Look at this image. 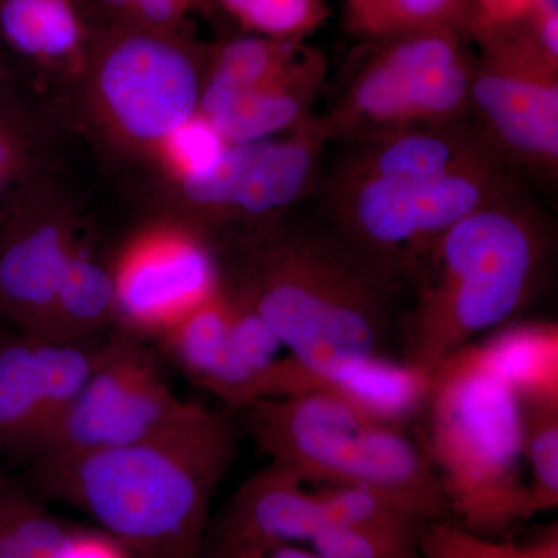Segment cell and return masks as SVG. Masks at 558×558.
<instances>
[{
    "label": "cell",
    "instance_id": "obj_1",
    "mask_svg": "<svg viewBox=\"0 0 558 558\" xmlns=\"http://www.w3.org/2000/svg\"><path fill=\"white\" fill-rule=\"evenodd\" d=\"M240 259L222 288L289 349L292 395L385 359L403 284L326 220L264 230Z\"/></svg>",
    "mask_w": 558,
    "mask_h": 558
},
{
    "label": "cell",
    "instance_id": "obj_2",
    "mask_svg": "<svg viewBox=\"0 0 558 558\" xmlns=\"http://www.w3.org/2000/svg\"><path fill=\"white\" fill-rule=\"evenodd\" d=\"M236 451L229 418L197 403L153 438L33 459L24 483L43 501L86 513L134 556L202 558L209 505Z\"/></svg>",
    "mask_w": 558,
    "mask_h": 558
},
{
    "label": "cell",
    "instance_id": "obj_3",
    "mask_svg": "<svg viewBox=\"0 0 558 558\" xmlns=\"http://www.w3.org/2000/svg\"><path fill=\"white\" fill-rule=\"evenodd\" d=\"M550 231L519 190L459 220L416 279L402 328V363L432 377L473 337L509 322L537 288Z\"/></svg>",
    "mask_w": 558,
    "mask_h": 558
},
{
    "label": "cell",
    "instance_id": "obj_4",
    "mask_svg": "<svg viewBox=\"0 0 558 558\" xmlns=\"http://www.w3.org/2000/svg\"><path fill=\"white\" fill-rule=\"evenodd\" d=\"M421 417L418 440L459 526L497 538L535 517L523 475L519 400L480 343L440 363Z\"/></svg>",
    "mask_w": 558,
    "mask_h": 558
},
{
    "label": "cell",
    "instance_id": "obj_5",
    "mask_svg": "<svg viewBox=\"0 0 558 558\" xmlns=\"http://www.w3.org/2000/svg\"><path fill=\"white\" fill-rule=\"evenodd\" d=\"M318 185L326 222L402 284L416 281L454 223L517 190L499 157L451 171L373 179L322 171Z\"/></svg>",
    "mask_w": 558,
    "mask_h": 558
},
{
    "label": "cell",
    "instance_id": "obj_6",
    "mask_svg": "<svg viewBox=\"0 0 558 558\" xmlns=\"http://www.w3.org/2000/svg\"><path fill=\"white\" fill-rule=\"evenodd\" d=\"M465 39L451 28H428L371 43L319 116L330 140L349 143L470 119L475 58Z\"/></svg>",
    "mask_w": 558,
    "mask_h": 558
},
{
    "label": "cell",
    "instance_id": "obj_7",
    "mask_svg": "<svg viewBox=\"0 0 558 558\" xmlns=\"http://www.w3.org/2000/svg\"><path fill=\"white\" fill-rule=\"evenodd\" d=\"M470 119L510 168L553 180L558 171V64L526 20L478 28Z\"/></svg>",
    "mask_w": 558,
    "mask_h": 558
},
{
    "label": "cell",
    "instance_id": "obj_8",
    "mask_svg": "<svg viewBox=\"0 0 558 558\" xmlns=\"http://www.w3.org/2000/svg\"><path fill=\"white\" fill-rule=\"evenodd\" d=\"M196 407L172 391L137 337L117 333L33 459L130 446L174 427Z\"/></svg>",
    "mask_w": 558,
    "mask_h": 558
},
{
    "label": "cell",
    "instance_id": "obj_9",
    "mask_svg": "<svg viewBox=\"0 0 558 558\" xmlns=\"http://www.w3.org/2000/svg\"><path fill=\"white\" fill-rule=\"evenodd\" d=\"M97 78L113 119L135 138H170L199 112L196 57L170 31L121 25L102 39Z\"/></svg>",
    "mask_w": 558,
    "mask_h": 558
},
{
    "label": "cell",
    "instance_id": "obj_10",
    "mask_svg": "<svg viewBox=\"0 0 558 558\" xmlns=\"http://www.w3.org/2000/svg\"><path fill=\"white\" fill-rule=\"evenodd\" d=\"M329 142L315 113L286 137L227 145L211 171L183 178V190L215 215L267 222L317 189Z\"/></svg>",
    "mask_w": 558,
    "mask_h": 558
},
{
    "label": "cell",
    "instance_id": "obj_11",
    "mask_svg": "<svg viewBox=\"0 0 558 558\" xmlns=\"http://www.w3.org/2000/svg\"><path fill=\"white\" fill-rule=\"evenodd\" d=\"M160 339L191 380L233 409L271 395L282 344L222 286Z\"/></svg>",
    "mask_w": 558,
    "mask_h": 558
},
{
    "label": "cell",
    "instance_id": "obj_12",
    "mask_svg": "<svg viewBox=\"0 0 558 558\" xmlns=\"http://www.w3.org/2000/svg\"><path fill=\"white\" fill-rule=\"evenodd\" d=\"M106 340L0 333V458L28 464L53 422L97 368Z\"/></svg>",
    "mask_w": 558,
    "mask_h": 558
},
{
    "label": "cell",
    "instance_id": "obj_13",
    "mask_svg": "<svg viewBox=\"0 0 558 558\" xmlns=\"http://www.w3.org/2000/svg\"><path fill=\"white\" fill-rule=\"evenodd\" d=\"M369 495L354 487L307 483L270 462L227 502L208 545H299L336 527L359 526L373 515Z\"/></svg>",
    "mask_w": 558,
    "mask_h": 558
},
{
    "label": "cell",
    "instance_id": "obj_14",
    "mask_svg": "<svg viewBox=\"0 0 558 558\" xmlns=\"http://www.w3.org/2000/svg\"><path fill=\"white\" fill-rule=\"evenodd\" d=\"M240 411L270 462L307 483L328 486L339 481L363 429L380 421L326 387L263 398Z\"/></svg>",
    "mask_w": 558,
    "mask_h": 558
},
{
    "label": "cell",
    "instance_id": "obj_15",
    "mask_svg": "<svg viewBox=\"0 0 558 558\" xmlns=\"http://www.w3.org/2000/svg\"><path fill=\"white\" fill-rule=\"evenodd\" d=\"M112 275L116 315L135 337L163 336L220 288L215 256L204 242L182 233L135 242Z\"/></svg>",
    "mask_w": 558,
    "mask_h": 558
},
{
    "label": "cell",
    "instance_id": "obj_16",
    "mask_svg": "<svg viewBox=\"0 0 558 558\" xmlns=\"http://www.w3.org/2000/svg\"><path fill=\"white\" fill-rule=\"evenodd\" d=\"M68 233L20 204L0 223V319L46 339L62 275L72 258Z\"/></svg>",
    "mask_w": 558,
    "mask_h": 558
},
{
    "label": "cell",
    "instance_id": "obj_17",
    "mask_svg": "<svg viewBox=\"0 0 558 558\" xmlns=\"http://www.w3.org/2000/svg\"><path fill=\"white\" fill-rule=\"evenodd\" d=\"M326 72V58L317 50L307 49L277 78L233 95L205 120L227 145L256 142L295 130L315 116L311 110L325 84Z\"/></svg>",
    "mask_w": 558,
    "mask_h": 558
},
{
    "label": "cell",
    "instance_id": "obj_18",
    "mask_svg": "<svg viewBox=\"0 0 558 558\" xmlns=\"http://www.w3.org/2000/svg\"><path fill=\"white\" fill-rule=\"evenodd\" d=\"M0 558H128V550L57 519L24 481L0 469Z\"/></svg>",
    "mask_w": 558,
    "mask_h": 558
},
{
    "label": "cell",
    "instance_id": "obj_19",
    "mask_svg": "<svg viewBox=\"0 0 558 558\" xmlns=\"http://www.w3.org/2000/svg\"><path fill=\"white\" fill-rule=\"evenodd\" d=\"M517 398L558 399V326L520 323L480 343Z\"/></svg>",
    "mask_w": 558,
    "mask_h": 558
},
{
    "label": "cell",
    "instance_id": "obj_20",
    "mask_svg": "<svg viewBox=\"0 0 558 558\" xmlns=\"http://www.w3.org/2000/svg\"><path fill=\"white\" fill-rule=\"evenodd\" d=\"M307 49L296 40L259 35L240 36L223 44L216 50L207 86L202 87V117H211L233 95L277 78Z\"/></svg>",
    "mask_w": 558,
    "mask_h": 558
},
{
    "label": "cell",
    "instance_id": "obj_21",
    "mask_svg": "<svg viewBox=\"0 0 558 558\" xmlns=\"http://www.w3.org/2000/svg\"><path fill=\"white\" fill-rule=\"evenodd\" d=\"M113 317L116 282L112 271L89 256L73 252L58 288L46 339H94Z\"/></svg>",
    "mask_w": 558,
    "mask_h": 558
},
{
    "label": "cell",
    "instance_id": "obj_22",
    "mask_svg": "<svg viewBox=\"0 0 558 558\" xmlns=\"http://www.w3.org/2000/svg\"><path fill=\"white\" fill-rule=\"evenodd\" d=\"M344 21L352 35L377 43L428 28H451L472 36V0H343Z\"/></svg>",
    "mask_w": 558,
    "mask_h": 558
},
{
    "label": "cell",
    "instance_id": "obj_23",
    "mask_svg": "<svg viewBox=\"0 0 558 558\" xmlns=\"http://www.w3.org/2000/svg\"><path fill=\"white\" fill-rule=\"evenodd\" d=\"M429 379L405 363L387 359L366 363L354 373L333 381H318L310 388L336 389L371 416L409 427L421 417Z\"/></svg>",
    "mask_w": 558,
    "mask_h": 558
},
{
    "label": "cell",
    "instance_id": "obj_24",
    "mask_svg": "<svg viewBox=\"0 0 558 558\" xmlns=\"http://www.w3.org/2000/svg\"><path fill=\"white\" fill-rule=\"evenodd\" d=\"M0 33L28 57L62 60L81 46V24L72 0H0Z\"/></svg>",
    "mask_w": 558,
    "mask_h": 558
},
{
    "label": "cell",
    "instance_id": "obj_25",
    "mask_svg": "<svg viewBox=\"0 0 558 558\" xmlns=\"http://www.w3.org/2000/svg\"><path fill=\"white\" fill-rule=\"evenodd\" d=\"M519 400L521 451L535 515L558 506V399Z\"/></svg>",
    "mask_w": 558,
    "mask_h": 558
},
{
    "label": "cell",
    "instance_id": "obj_26",
    "mask_svg": "<svg viewBox=\"0 0 558 558\" xmlns=\"http://www.w3.org/2000/svg\"><path fill=\"white\" fill-rule=\"evenodd\" d=\"M427 523L336 527L312 539L322 558H421L418 542Z\"/></svg>",
    "mask_w": 558,
    "mask_h": 558
},
{
    "label": "cell",
    "instance_id": "obj_27",
    "mask_svg": "<svg viewBox=\"0 0 558 558\" xmlns=\"http://www.w3.org/2000/svg\"><path fill=\"white\" fill-rule=\"evenodd\" d=\"M242 25L266 38L296 40L328 20L325 0H220Z\"/></svg>",
    "mask_w": 558,
    "mask_h": 558
},
{
    "label": "cell",
    "instance_id": "obj_28",
    "mask_svg": "<svg viewBox=\"0 0 558 558\" xmlns=\"http://www.w3.org/2000/svg\"><path fill=\"white\" fill-rule=\"evenodd\" d=\"M27 148L24 113L0 76V223L22 201Z\"/></svg>",
    "mask_w": 558,
    "mask_h": 558
},
{
    "label": "cell",
    "instance_id": "obj_29",
    "mask_svg": "<svg viewBox=\"0 0 558 558\" xmlns=\"http://www.w3.org/2000/svg\"><path fill=\"white\" fill-rule=\"evenodd\" d=\"M418 553L421 558H499L497 538L472 534L450 520L425 524Z\"/></svg>",
    "mask_w": 558,
    "mask_h": 558
},
{
    "label": "cell",
    "instance_id": "obj_30",
    "mask_svg": "<svg viewBox=\"0 0 558 558\" xmlns=\"http://www.w3.org/2000/svg\"><path fill=\"white\" fill-rule=\"evenodd\" d=\"M170 142L185 175L207 174L218 165L227 146L211 124L197 117L179 128L171 135Z\"/></svg>",
    "mask_w": 558,
    "mask_h": 558
},
{
    "label": "cell",
    "instance_id": "obj_31",
    "mask_svg": "<svg viewBox=\"0 0 558 558\" xmlns=\"http://www.w3.org/2000/svg\"><path fill=\"white\" fill-rule=\"evenodd\" d=\"M475 9V24L478 28L505 27L523 21L534 10L537 0H472Z\"/></svg>",
    "mask_w": 558,
    "mask_h": 558
},
{
    "label": "cell",
    "instance_id": "obj_32",
    "mask_svg": "<svg viewBox=\"0 0 558 558\" xmlns=\"http://www.w3.org/2000/svg\"><path fill=\"white\" fill-rule=\"evenodd\" d=\"M202 558H322L296 545H205Z\"/></svg>",
    "mask_w": 558,
    "mask_h": 558
},
{
    "label": "cell",
    "instance_id": "obj_33",
    "mask_svg": "<svg viewBox=\"0 0 558 558\" xmlns=\"http://www.w3.org/2000/svg\"><path fill=\"white\" fill-rule=\"evenodd\" d=\"M499 558H558V527L554 524L545 534L532 542L517 543L499 542Z\"/></svg>",
    "mask_w": 558,
    "mask_h": 558
},
{
    "label": "cell",
    "instance_id": "obj_34",
    "mask_svg": "<svg viewBox=\"0 0 558 558\" xmlns=\"http://www.w3.org/2000/svg\"><path fill=\"white\" fill-rule=\"evenodd\" d=\"M7 329L11 328H9V326H7L5 323H3L2 319H0V333L5 332Z\"/></svg>",
    "mask_w": 558,
    "mask_h": 558
},
{
    "label": "cell",
    "instance_id": "obj_35",
    "mask_svg": "<svg viewBox=\"0 0 558 558\" xmlns=\"http://www.w3.org/2000/svg\"><path fill=\"white\" fill-rule=\"evenodd\" d=\"M128 553H130V550H128ZM128 558H140V557L134 556V554H131V553H130V557H128Z\"/></svg>",
    "mask_w": 558,
    "mask_h": 558
}]
</instances>
